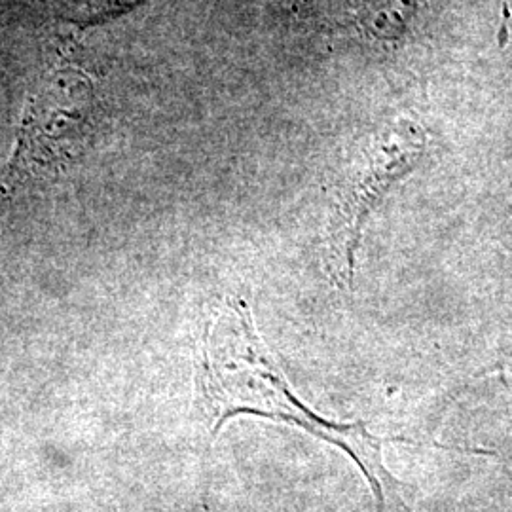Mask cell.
I'll use <instances>...</instances> for the list:
<instances>
[{
    "mask_svg": "<svg viewBox=\"0 0 512 512\" xmlns=\"http://www.w3.org/2000/svg\"><path fill=\"white\" fill-rule=\"evenodd\" d=\"M198 410L203 429L215 439L238 416H256L294 425L325 440L353 459L365 475L378 512H404L403 484L387 471L380 439L365 423H332L317 416L291 389L272 351L256 332L245 298L220 302L203 330Z\"/></svg>",
    "mask_w": 512,
    "mask_h": 512,
    "instance_id": "obj_1",
    "label": "cell"
},
{
    "mask_svg": "<svg viewBox=\"0 0 512 512\" xmlns=\"http://www.w3.org/2000/svg\"><path fill=\"white\" fill-rule=\"evenodd\" d=\"M99 128L92 76L59 57L38 78L21 116L12 158L0 173V211L18 194L82 160Z\"/></svg>",
    "mask_w": 512,
    "mask_h": 512,
    "instance_id": "obj_2",
    "label": "cell"
},
{
    "mask_svg": "<svg viewBox=\"0 0 512 512\" xmlns=\"http://www.w3.org/2000/svg\"><path fill=\"white\" fill-rule=\"evenodd\" d=\"M425 150V131L410 120H397L368 135L351 154L336 186L330 217V255L334 277L342 285H353L357 251L370 213L393 184L418 167Z\"/></svg>",
    "mask_w": 512,
    "mask_h": 512,
    "instance_id": "obj_3",
    "label": "cell"
},
{
    "mask_svg": "<svg viewBox=\"0 0 512 512\" xmlns=\"http://www.w3.org/2000/svg\"><path fill=\"white\" fill-rule=\"evenodd\" d=\"M421 0H363L361 23L378 40L395 42L403 37L416 16Z\"/></svg>",
    "mask_w": 512,
    "mask_h": 512,
    "instance_id": "obj_4",
    "label": "cell"
},
{
    "mask_svg": "<svg viewBox=\"0 0 512 512\" xmlns=\"http://www.w3.org/2000/svg\"><path fill=\"white\" fill-rule=\"evenodd\" d=\"M141 2H145V0H90L88 6L82 10L80 25L90 27V25H97V23L118 18L124 12L139 6Z\"/></svg>",
    "mask_w": 512,
    "mask_h": 512,
    "instance_id": "obj_5",
    "label": "cell"
},
{
    "mask_svg": "<svg viewBox=\"0 0 512 512\" xmlns=\"http://www.w3.org/2000/svg\"><path fill=\"white\" fill-rule=\"evenodd\" d=\"M501 368H509V370H512V351H511V355H509V357H507V361H505V363H503V366H501Z\"/></svg>",
    "mask_w": 512,
    "mask_h": 512,
    "instance_id": "obj_6",
    "label": "cell"
}]
</instances>
